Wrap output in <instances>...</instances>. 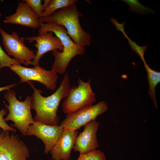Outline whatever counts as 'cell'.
<instances>
[{
	"instance_id": "cell-1",
	"label": "cell",
	"mask_w": 160,
	"mask_h": 160,
	"mask_svg": "<svg viewBox=\"0 0 160 160\" xmlns=\"http://www.w3.org/2000/svg\"><path fill=\"white\" fill-rule=\"evenodd\" d=\"M34 92L31 97V109L35 110L36 114L34 120L48 125H58L60 118L57 112L62 100L68 95L71 88L69 75L67 72L56 91L46 97L41 95L42 90L36 88L32 83L28 82Z\"/></svg>"
},
{
	"instance_id": "cell-2",
	"label": "cell",
	"mask_w": 160,
	"mask_h": 160,
	"mask_svg": "<svg viewBox=\"0 0 160 160\" xmlns=\"http://www.w3.org/2000/svg\"><path fill=\"white\" fill-rule=\"evenodd\" d=\"M82 14L73 3L60 9L53 14L39 18L40 23H50L65 28L68 36L77 46L84 47L91 43L90 34L82 28L79 18Z\"/></svg>"
},
{
	"instance_id": "cell-3",
	"label": "cell",
	"mask_w": 160,
	"mask_h": 160,
	"mask_svg": "<svg viewBox=\"0 0 160 160\" xmlns=\"http://www.w3.org/2000/svg\"><path fill=\"white\" fill-rule=\"evenodd\" d=\"M51 31L60 40L63 46L62 51L56 50L52 51L54 57L51 70L57 73H64L72 59L77 55H83L85 51L84 47L76 45L67 33L63 26L50 23H40L38 35Z\"/></svg>"
},
{
	"instance_id": "cell-4",
	"label": "cell",
	"mask_w": 160,
	"mask_h": 160,
	"mask_svg": "<svg viewBox=\"0 0 160 160\" xmlns=\"http://www.w3.org/2000/svg\"><path fill=\"white\" fill-rule=\"evenodd\" d=\"M4 98L8 102L5 104L8 110V114L4 118L6 121H11L14 122V126L16 127L25 136L27 135L28 129L29 126L35 122L33 119L31 109V97H26L25 100L21 101L17 99L15 92L9 90L4 95Z\"/></svg>"
},
{
	"instance_id": "cell-5",
	"label": "cell",
	"mask_w": 160,
	"mask_h": 160,
	"mask_svg": "<svg viewBox=\"0 0 160 160\" xmlns=\"http://www.w3.org/2000/svg\"><path fill=\"white\" fill-rule=\"evenodd\" d=\"M92 80L84 82L78 78V85L71 87L68 95L62 104L63 112L66 114L74 112L96 101L95 94L91 87Z\"/></svg>"
},
{
	"instance_id": "cell-6",
	"label": "cell",
	"mask_w": 160,
	"mask_h": 160,
	"mask_svg": "<svg viewBox=\"0 0 160 160\" xmlns=\"http://www.w3.org/2000/svg\"><path fill=\"white\" fill-rule=\"evenodd\" d=\"M108 110L107 104L101 101L86 106L73 113L67 114L60 125L63 129L76 131L84 126Z\"/></svg>"
},
{
	"instance_id": "cell-7",
	"label": "cell",
	"mask_w": 160,
	"mask_h": 160,
	"mask_svg": "<svg viewBox=\"0 0 160 160\" xmlns=\"http://www.w3.org/2000/svg\"><path fill=\"white\" fill-rule=\"evenodd\" d=\"M0 34L7 55L12 56L21 64L26 66L32 65L36 54L34 50L30 49L25 45V40L23 37H20L16 32L9 34L1 28Z\"/></svg>"
},
{
	"instance_id": "cell-8",
	"label": "cell",
	"mask_w": 160,
	"mask_h": 160,
	"mask_svg": "<svg viewBox=\"0 0 160 160\" xmlns=\"http://www.w3.org/2000/svg\"><path fill=\"white\" fill-rule=\"evenodd\" d=\"M29 156L23 141L9 131L0 129V160H27Z\"/></svg>"
},
{
	"instance_id": "cell-9",
	"label": "cell",
	"mask_w": 160,
	"mask_h": 160,
	"mask_svg": "<svg viewBox=\"0 0 160 160\" xmlns=\"http://www.w3.org/2000/svg\"><path fill=\"white\" fill-rule=\"evenodd\" d=\"M9 68L19 76L20 82L34 81L42 84L50 90H55L57 88L58 76L57 73L52 70H47L39 65L29 68L14 65Z\"/></svg>"
},
{
	"instance_id": "cell-10",
	"label": "cell",
	"mask_w": 160,
	"mask_h": 160,
	"mask_svg": "<svg viewBox=\"0 0 160 160\" xmlns=\"http://www.w3.org/2000/svg\"><path fill=\"white\" fill-rule=\"evenodd\" d=\"M31 43L35 41L34 44L37 49L35 58L33 60L32 65L34 66L39 65L40 60L42 56L46 53L57 50L62 51L63 46L60 39L53 33L49 31L36 36L23 38Z\"/></svg>"
},
{
	"instance_id": "cell-11",
	"label": "cell",
	"mask_w": 160,
	"mask_h": 160,
	"mask_svg": "<svg viewBox=\"0 0 160 160\" xmlns=\"http://www.w3.org/2000/svg\"><path fill=\"white\" fill-rule=\"evenodd\" d=\"M63 130L60 125H50L35 122L29 126L27 135H34L41 139L44 145V153L47 154L60 136Z\"/></svg>"
},
{
	"instance_id": "cell-12",
	"label": "cell",
	"mask_w": 160,
	"mask_h": 160,
	"mask_svg": "<svg viewBox=\"0 0 160 160\" xmlns=\"http://www.w3.org/2000/svg\"><path fill=\"white\" fill-rule=\"evenodd\" d=\"M99 123L95 120L84 126L83 130L78 134L73 147L75 152L80 154L85 153L96 149L99 147L97 133Z\"/></svg>"
},
{
	"instance_id": "cell-13",
	"label": "cell",
	"mask_w": 160,
	"mask_h": 160,
	"mask_svg": "<svg viewBox=\"0 0 160 160\" xmlns=\"http://www.w3.org/2000/svg\"><path fill=\"white\" fill-rule=\"evenodd\" d=\"M39 18L27 4L22 1L18 3L15 12L5 17L3 22L36 29L40 27Z\"/></svg>"
},
{
	"instance_id": "cell-14",
	"label": "cell",
	"mask_w": 160,
	"mask_h": 160,
	"mask_svg": "<svg viewBox=\"0 0 160 160\" xmlns=\"http://www.w3.org/2000/svg\"><path fill=\"white\" fill-rule=\"evenodd\" d=\"M78 134L77 130L63 129L60 136L50 151L52 159L69 160Z\"/></svg>"
},
{
	"instance_id": "cell-15",
	"label": "cell",
	"mask_w": 160,
	"mask_h": 160,
	"mask_svg": "<svg viewBox=\"0 0 160 160\" xmlns=\"http://www.w3.org/2000/svg\"><path fill=\"white\" fill-rule=\"evenodd\" d=\"M144 66L147 74V79L149 84L148 94L153 100L156 108H158L156 97L155 87L160 82V72L151 69L146 62L144 63Z\"/></svg>"
},
{
	"instance_id": "cell-16",
	"label": "cell",
	"mask_w": 160,
	"mask_h": 160,
	"mask_svg": "<svg viewBox=\"0 0 160 160\" xmlns=\"http://www.w3.org/2000/svg\"><path fill=\"white\" fill-rule=\"evenodd\" d=\"M77 1L76 0H50L42 13L41 17L51 15L57 11Z\"/></svg>"
},
{
	"instance_id": "cell-17",
	"label": "cell",
	"mask_w": 160,
	"mask_h": 160,
	"mask_svg": "<svg viewBox=\"0 0 160 160\" xmlns=\"http://www.w3.org/2000/svg\"><path fill=\"white\" fill-rule=\"evenodd\" d=\"M127 4L130 7V11L132 13L141 14L154 13L155 11L147 7L144 6L137 0H121Z\"/></svg>"
},
{
	"instance_id": "cell-18",
	"label": "cell",
	"mask_w": 160,
	"mask_h": 160,
	"mask_svg": "<svg viewBox=\"0 0 160 160\" xmlns=\"http://www.w3.org/2000/svg\"><path fill=\"white\" fill-rule=\"evenodd\" d=\"M105 153L100 150L95 149L87 153L80 154L76 160H105Z\"/></svg>"
},
{
	"instance_id": "cell-19",
	"label": "cell",
	"mask_w": 160,
	"mask_h": 160,
	"mask_svg": "<svg viewBox=\"0 0 160 160\" xmlns=\"http://www.w3.org/2000/svg\"><path fill=\"white\" fill-rule=\"evenodd\" d=\"M21 65L17 60L7 55L0 45V69L6 67L10 68L12 65Z\"/></svg>"
},
{
	"instance_id": "cell-20",
	"label": "cell",
	"mask_w": 160,
	"mask_h": 160,
	"mask_svg": "<svg viewBox=\"0 0 160 160\" xmlns=\"http://www.w3.org/2000/svg\"><path fill=\"white\" fill-rule=\"evenodd\" d=\"M127 38L132 50L139 56L143 63H146L144 57V53L148 45L140 46L137 45L135 41H133L128 37Z\"/></svg>"
},
{
	"instance_id": "cell-21",
	"label": "cell",
	"mask_w": 160,
	"mask_h": 160,
	"mask_svg": "<svg viewBox=\"0 0 160 160\" xmlns=\"http://www.w3.org/2000/svg\"><path fill=\"white\" fill-rule=\"evenodd\" d=\"M31 9L36 13L40 18L42 17L43 11V5L41 0H23Z\"/></svg>"
},
{
	"instance_id": "cell-22",
	"label": "cell",
	"mask_w": 160,
	"mask_h": 160,
	"mask_svg": "<svg viewBox=\"0 0 160 160\" xmlns=\"http://www.w3.org/2000/svg\"><path fill=\"white\" fill-rule=\"evenodd\" d=\"M7 109H2L0 111V128L4 131L16 132V130L10 126L6 122L4 116L7 112Z\"/></svg>"
},
{
	"instance_id": "cell-23",
	"label": "cell",
	"mask_w": 160,
	"mask_h": 160,
	"mask_svg": "<svg viewBox=\"0 0 160 160\" xmlns=\"http://www.w3.org/2000/svg\"><path fill=\"white\" fill-rule=\"evenodd\" d=\"M110 21L115 26L116 30L121 31L123 33L124 37L126 38L128 37L124 31V25L126 21H124L122 23H119L116 19L112 17L110 19Z\"/></svg>"
},
{
	"instance_id": "cell-24",
	"label": "cell",
	"mask_w": 160,
	"mask_h": 160,
	"mask_svg": "<svg viewBox=\"0 0 160 160\" xmlns=\"http://www.w3.org/2000/svg\"><path fill=\"white\" fill-rule=\"evenodd\" d=\"M17 84L9 85L5 86L0 87V92L4 90H8L10 89L13 87L15 86Z\"/></svg>"
},
{
	"instance_id": "cell-25",
	"label": "cell",
	"mask_w": 160,
	"mask_h": 160,
	"mask_svg": "<svg viewBox=\"0 0 160 160\" xmlns=\"http://www.w3.org/2000/svg\"><path fill=\"white\" fill-rule=\"evenodd\" d=\"M1 16H2L1 14V13H0V17Z\"/></svg>"
}]
</instances>
